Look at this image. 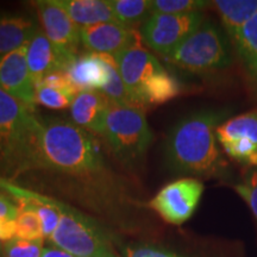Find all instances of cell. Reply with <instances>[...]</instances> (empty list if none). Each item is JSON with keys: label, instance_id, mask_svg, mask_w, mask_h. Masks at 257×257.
Here are the masks:
<instances>
[{"label": "cell", "instance_id": "obj_28", "mask_svg": "<svg viewBox=\"0 0 257 257\" xmlns=\"http://www.w3.org/2000/svg\"><path fill=\"white\" fill-rule=\"evenodd\" d=\"M123 257H178L175 253L169 252L160 246L152 244L134 243L127 244L123 248Z\"/></svg>", "mask_w": 257, "mask_h": 257}, {"label": "cell", "instance_id": "obj_17", "mask_svg": "<svg viewBox=\"0 0 257 257\" xmlns=\"http://www.w3.org/2000/svg\"><path fill=\"white\" fill-rule=\"evenodd\" d=\"M76 91L66 72L47 74L35 85V100L50 110H64L70 107Z\"/></svg>", "mask_w": 257, "mask_h": 257}, {"label": "cell", "instance_id": "obj_23", "mask_svg": "<svg viewBox=\"0 0 257 257\" xmlns=\"http://www.w3.org/2000/svg\"><path fill=\"white\" fill-rule=\"evenodd\" d=\"M102 55H104L106 64H107L108 76L105 86L99 92H101L105 96H107L108 100L114 105L138 107L136 101L134 100L133 95H131L130 92L127 91L123 79H121L119 70H118L117 62H115L114 60V56L106 55V54H102Z\"/></svg>", "mask_w": 257, "mask_h": 257}, {"label": "cell", "instance_id": "obj_19", "mask_svg": "<svg viewBox=\"0 0 257 257\" xmlns=\"http://www.w3.org/2000/svg\"><path fill=\"white\" fill-rule=\"evenodd\" d=\"M40 27L22 15L0 16V56L27 46Z\"/></svg>", "mask_w": 257, "mask_h": 257}, {"label": "cell", "instance_id": "obj_30", "mask_svg": "<svg viewBox=\"0 0 257 257\" xmlns=\"http://www.w3.org/2000/svg\"><path fill=\"white\" fill-rule=\"evenodd\" d=\"M15 238V221L0 220V248L6 240Z\"/></svg>", "mask_w": 257, "mask_h": 257}, {"label": "cell", "instance_id": "obj_27", "mask_svg": "<svg viewBox=\"0 0 257 257\" xmlns=\"http://www.w3.org/2000/svg\"><path fill=\"white\" fill-rule=\"evenodd\" d=\"M234 191L246 202L257 220V168H245L242 180L234 185Z\"/></svg>", "mask_w": 257, "mask_h": 257}, {"label": "cell", "instance_id": "obj_25", "mask_svg": "<svg viewBox=\"0 0 257 257\" xmlns=\"http://www.w3.org/2000/svg\"><path fill=\"white\" fill-rule=\"evenodd\" d=\"M15 237L22 239H43L40 218L32 208L19 206V213L15 220Z\"/></svg>", "mask_w": 257, "mask_h": 257}, {"label": "cell", "instance_id": "obj_1", "mask_svg": "<svg viewBox=\"0 0 257 257\" xmlns=\"http://www.w3.org/2000/svg\"><path fill=\"white\" fill-rule=\"evenodd\" d=\"M231 108L198 111L180 120L166 141V160L175 173L202 178H225L229 165L216 130L229 119Z\"/></svg>", "mask_w": 257, "mask_h": 257}, {"label": "cell", "instance_id": "obj_8", "mask_svg": "<svg viewBox=\"0 0 257 257\" xmlns=\"http://www.w3.org/2000/svg\"><path fill=\"white\" fill-rule=\"evenodd\" d=\"M206 19L204 12L184 15H152L141 27L143 43L162 56H168L176 47L197 30Z\"/></svg>", "mask_w": 257, "mask_h": 257}, {"label": "cell", "instance_id": "obj_4", "mask_svg": "<svg viewBox=\"0 0 257 257\" xmlns=\"http://www.w3.org/2000/svg\"><path fill=\"white\" fill-rule=\"evenodd\" d=\"M118 70L138 107L162 105L181 93V85L161 64L157 57L136 42L114 55Z\"/></svg>", "mask_w": 257, "mask_h": 257}, {"label": "cell", "instance_id": "obj_13", "mask_svg": "<svg viewBox=\"0 0 257 257\" xmlns=\"http://www.w3.org/2000/svg\"><path fill=\"white\" fill-rule=\"evenodd\" d=\"M81 44L93 54L117 55L125 48L142 41L140 31L115 22L81 28Z\"/></svg>", "mask_w": 257, "mask_h": 257}, {"label": "cell", "instance_id": "obj_14", "mask_svg": "<svg viewBox=\"0 0 257 257\" xmlns=\"http://www.w3.org/2000/svg\"><path fill=\"white\" fill-rule=\"evenodd\" d=\"M111 104L107 96L99 91L78 92L69 107L72 121L91 134L100 136Z\"/></svg>", "mask_w": 257, "mask_h": 257}, {"label": "cell", "instance_id": "obj_6", "mask_svg": "<svg viewBox=\"0 0 257 257\" xmlns=\"http://www.w3.org/2000/svg\"><path fill=\"white\" fill-rule=\"evenodd\" d=\"M100 137L114 156L128 166L140 162L154 141L146 110L114 104L108 108Z\"/></svg>", "mask_w": 257, "mask_h": 257}, {"label": "cell", "instance_id": "obj_11", "mask_svg": "<svg viewBox=\"0 0 257 257\" xmlns=\"http://www.w3.org/2000/svg\"><path fill=\"white\" fill-rule=\"evenodd\" d=\"M38 19L48 40L57 53L70 64L78 57L81 44V28L75 24L54 0L35 2Z\"/></svg>", "mask_w": 257, "mask_h": 257}, {"label": "cell", "instance_id": "obj_7", "mask_svg": "<svg viewBox=\"0 0 257 257\" xmlns=\"http://www.w3.org/2000/svg\"><path fill=\"white\" fill-rule=\"evenodd\" d=\"M60 211L59 226L49 238L50 244L75 257H119L111 237L93 218L54 199Z\"/></svg>", "mask_w": 257, "mask_h": 257}, {"label": "cell", "instance_id": "obj_9", "mask_svg": "<svg viewBox=\"0 0 257 257\" xmlns=\"http://www.w3.org/2000/svg\"><path fill=\"white\" fill-rule=\"evenodd\" d=\"M216 136L231 160L245 168H257V107L225 120Z\"/></svg>", "mask_w": 257, "mask_h": 257}, {"label": "cell", "instance_id": "obj_10", "mask_svg": "<svg viewBox=\"0 0 257 257\" xmlns=\"http://www.w3.org/2000/svg\"><path fill=\"white\" fill-rule=\"evenodd\" d=\"M204 184L197 178L179 179L165 186L149 202V207L167 223L181 225L197 210Z\"/></svg>", "mask_w": 257, "mask_h": 257}, {"label": "cell", "instance_id": "obj_22", "mask_svg": "<svg viewBox=\"0 0 257 257\" xmlns=\"http://www.w3.org/2000/svg\"><path fill=\"white\" fill-rule=\"evenodd\" d=\"M115 23L135 29L152 16V0H108Z\"/></svg>", "mask_w": 257, "mask_h": 257}, {"label": "cell", "instance_id": "obj_2", "mask_svg": "<svg viewBox=\"0 0 257 257\" xmlns=\"http://www.w3.org/2000/svg\"><path fill=\"white\" fill-rule=\"evenodd\" d=\"M40 168L82 180L101 176L106 169L100 146L93 135L60 118L42 121Z\"/></svg>", "mask_w": 257, "mask_h": 257}, {"label": "cell", "instance_id": "obj_20", "mask_svg": "<svg viewBox=\"0 0 257 257\" xmlns=\"http://www.w3.org/2000/svg\"><path fill=\"white\" fill-rule=\"evenodd\" d=\"M80 28L115 22L108 0H54Z\"/></svg>", "mask_w": 257, "mask_h": 257}, {"label": "cell", "instance_id": "obj_3", "mask_svg": "<svg viewBox=\"0 0 257 257\" xmlns=\"http://www.w3.org/2000/svg\"><path fill=\"white\" fill-rule=\"evenodd\" d=\"M41 134L34 108L0 89V160L10 172L40 168Z\"/></svg>", "mask_w": 257, "mask_h": 257}, {"label": "cell", "instance_id": "obj_29", "mask_svg": "<svg viewBox=\"0 0 257 257\" xmlns=\"http://www.w3.org/2000/svg\"><path fill=\"white\" fill-rule=\"evenodd\" d=\"M19 213V205L14 198L0 192V220L15 221Z\"/></svg>", "mask_w": 257, "mask_h": 257}, {"label": "cell", "instance_id": "obj_26", "mask_svg": "<svg viewBox=\"0 0 257 257\" xmlns=\"http://www.w3.org/2000/svg\"><path fill=\"white\" fill-rule=\"evenodd\" d=\"M43 239L11 238L3 243V257H41L43 251Z\"/></svg>", "mask_w": 257, "mask_h": 257}, {"label": "cell", "instance_id": "obj_16", "mask_svg": "<svg viewBox=\"0 0 257 257\" xmlns=\"http://www.w3.org/2000/svg\"><path fill=\"white\" fill-rule=\"evenodd\" d=\"M66 73L78 92L100 91L108 76L104 55L93 53L76 57Z\"/></svg>", "mask_w": 257, "mask_h": 257}, {"label": "cell", "instance_id": "obj_5", "mask_svg": "<svg viewBox=\"0 0 257 257\" xmlns=\"http://www.w3.org/2000/svg\"><path fill=\"white\" fill-rule=\"evenodd\" d=\"M225 31L211 19H205L197 30L167 56L178 68L193 74H208L232 64V50Z\"/></svg>", "mask_w": 257, "mask_h": 257}, {"label": "cell", "instance_id": "obj_18", "mask_svg": "<svg viewBox=\"0 0 257 257\" xmlns=\"http://www.w3.org/2000/svg\"><path fill=\"white\" fill-rule=\"evenodd\" d=\"M214 5L231 46L245 24L257 14V0H216Z\"/></svg>", "mask_w": 257, "mask_h": 257}, {"label": "cell", "instance_id": "obj_24", "mask_svg": "<svg viewBox=\"0 0 257 257\" xmlns=\"http://www.w3.org/2000/svg\"><path fill=\"white\" fill-rule=\"evenodd\" d=\"M211 2L205 0H152V15H184L202 12Z\"/></svg>", "mask_w": 257, "mask_h": 257}, {"label": "cell", "instance_id": "obj_12", "mask_svg": "<svg viewBox=\"0 0 257 257\" xmlns=\"http://www.w3.org/2000/svg\"><path fill=\"white\" fill-rule=\"evenodd\" d=\"M27 46L0 56V89L35 110V83L28 66Z\"/></svg>", "mask_w": 257, "mask_h": 257}, {"label": "cell", "instance_id": "obj_21", "mask_svg": "<svg viewBox=\"0 0 257 257\" xmlns=\"http://www.w3.org/2000/svg\"><path fill=\"white\" fill-rule=\"evenodd\" d=\"M232 48L257 92V14L245 24Z\"/></svg>", "mask_w": 257, "mask_h": 257}, {"label": "cell", "instance_id": "obj_32", "mask_svg": "<svg viewBox=\"0 0 257 257\" xmlns=\"http://www.w3.org/2000/svg\"><path fill=\"white\" fill-rule=\"evenodd\" d=\"M16 188H17V185L12 184L10 180L0 176V192L6 193V194H9L10 197H12V194H14Z\"/></svg>", "mask_w": 257, "mask_h": 257}, {"label": "cell", "instance_id": "obj_15", "mask_svg": "<svg viewBox=\"0 0 257 257\" xmlns=\"http://www.w3.org/2000/svg\"><path fill=\"white\" fill-rule=\"evenodd\" d=\"M27 61L35 85L40 82L47 74L67 72L69 68V63L57 53L41 28L28 43Z\"/></svg>", "mask_w": 257, "mask_h": 257}, {"label": "cell", "instance_id": "obj_31", "mask_svg": "<svg viewBox=\"0 0 257 257\" xmlns=\"http://www.w3.org/2000/svg\"><path fill=\"white\" fill-rule=\"evenodd\" d=\"M41 257H75V256H73L72 253L64 251V250L57 248V246L53 245V244H50V245L44 246Z\"/></svg>", "mask_w": 257, "mask_h": 257}]
</instances>
